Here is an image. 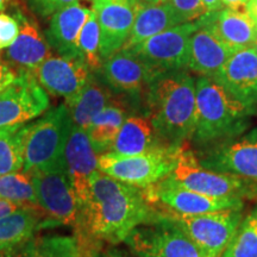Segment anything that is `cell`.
<instances>
[{"label": "cell", "instance_id": "cell-1", "mask_svg": "<svg viewBox=\"0 0 257 257\" xmlns=\"http://www.w3.org/2000/svg\"><path fill=\"white\" fill-rule=\"evenodd\" d=\"M157 214L159 208L148 200L144 189L96 170L79 202L75 225L83 257H91L104 244L123 243L135 227L156 219Z\"/></svg>", "mask_w": 257, "mask_h": 257}, {"label": "cell", "instance_id": "cell-2", "mask_svg": "<svg viewBox=\"0 0 257 257\" xmlns=\"http://www.w3.org/2000/svg\"><path fill=\"white\" fill-rule=\"evenodd\" d=\"M146 117L163 143L181 148L195 126V79L186 69L161 73L146 92Z\"/></svg>", "mask_w": 257, "mask_h": 257}, {"label": "cell", "instance_id": "cell-3", "mask_svg": "<svg viewBox=\"0 0 257 257\" xmlns=\"http://www.w3.org/2000/svg\"><path fill=\"white\" fill-rule=\"evenodd\" d=\"M195 126L191 143L200 150L238 137L250 128L257 112L246 107L219 82L206 76L195 79Z\"/></svg>", "mask_w": 257, "mask_h": 257}, {"label": "cell", "instance_id": "cell-4", "mask_svg": "<svg viewBox=\"0 0 257 257\" xmlns=\"http://www.w3.org/2000/svg\"><path fill=\"white\" fill-rule=\"evenodd\" d=\"M73 121L66 104L51 108L40 119L19 130L25 173L49 167L63 160Z\"/></svg>", "mask_w": 257, "mask_h": 257}, {"label": "cell", "instance_id": "cell-5", "mask_svg": "<svg viewBox=\"0 0 257 257\" xmlns=\"http://www.w3.org/2000/svg\"><path fill=\"white\" fill-rule=\"evenodd\" d=\"M176 185L212 198L257 200V184L240 176L224 174L199 165L195 153L184 146L172 174L167 176Z\"/></svg>", "mask_w": 257, "mask_h": 257}, {"label": "cell", "instance_id": "cell-6", "mask_svg": "<svg viewBox=\"0 0 257 257\" xmlns=\"http://www.w3.org/2000/svg\"><path fill=\"white\" fill-rule=\"evenodd\" d=\"M181 148L166 146L134 156L105 153L98 156V170L124 184L147 189L172 174Z\"/></svg>", "mask_w": 257, "mask_h": 257}, {"label": "cell", "instance_id": "cell-7", "mask_svg": "<svg viewBox=\"0 0 257 257\" xmlns=\"http://www.w3.org/2000/svg\"><path fill=\"white\" fill-rule=\"evenodd\" d=\"M161 210L192 240L202 257L223 256L244 217V208L202 214H179L165 208Z\"/></svg>", "mask_w": 257, "mask_h": 257}, {"label": "cell", "instance_id": "cell-8", "mask_svg": "<svg viewBox=\"0 0 257 257\" xmlns=\"http://www.w3.org/2000/svg\"><path fill=\"white\" fill-rule=\"evenodd\" d=\"M123 243L136 257H202L161 208L156 219L135 227Z\"/></svg>", "mask_w": 257, "mask_h": 257}, {"label": "cell", "instance_id": "cell-9", "mask_svg": "<svg viewBox=\"0 0 257 257\" xmlns=\"http://www.w3.org/2000/svg\"><path fill=\"white\" fill-rule=\"evenodd\" d=\"M36 192L37 204L54 224L75 226L79 200L67 173L64 160L28 173Z\"/></svg>", "mask_w": 257, "mask_h": 257}, {"label": "cell", "instance_id": "cell-10", "mask_svg": "<svg viewBox=\"0 0 257 257\" xmlns=\"http://www.w3.org/2000/svg\"><path fill=\"white\" fill-rule=\"evenodd\" d=\"M194 153L204 168L240 176L257 184V127Z\"/></svg>", "mask_w": 257, "mask_h": 257}, {"label": "cell", "instance_id": "cell-11", "mask_svg": "<svg viewBox=\"0 0 257 257\" xmlns=\"http://www.w3.org/2000/svg\"><path fill=\"white\" fill-rule=\"evenodd\" d=\"M49 95L31 73H18L0 93V130L19 128L40 117L49 107Z\"/></svg>", "mask_w": 257, "mask_h": 257}, {"label": "cell", "instance_id": "cell-12", "mask_svg": "<svg viewBox=\"0 0 257 257\" xmlns=\"http://www.w3.org/2000/svg\"><path fill=\"white\" fill-rule=\"evenodd\" d=\"M198 27V21L179 24L128 49H133L159 73L186 69L191 38Z\"/></svg>", "mask_w": 257, "mask_h": 257}, {"label": "cell", "instance_id": "cell-13", "mask_svg": "<svg viewBox=\"0 0 257 257\" xmlns=\"http://www.w3.org/2000/svg\"><path fill=\"white\" fill-rule=\"evenodd\" d=\"M99 73L112 92L133 98L146 94L150 82L161 74L128 48H121L102 60Z\"/></svg>", "mask_w": 257, "mask_h": 257}, {"label": "cell", "instance_id": "cell-14", "mask_svg": "<svg viewBox=\"0 0 257 257\" xmlns=\"http://www.w3.org/2000/svg\"><path fill=\"white\" fill-rule=\"evenodd\" d=\"M154 206L179 214H202L208 212L244 208L245 201L226 198H212L189 191L166 178L152 187L144 189Z\"/></svg>", "mask_w": 257, "mask_h": 257}, {"label": "cell", "instance_id": "cell-15", "mask_svg": "<svg viewBox=\"0 0 257 257\" xmlns=\"http://www.w3.org/2000/svg\"><path fill=\"white\" fill-rule=\"evenodd\" d=\"M100 29L101 59L126 43L136 17V0H88Z\"/></svg>", "mask_w": 257, "mask_h": 257}, {"label": "cell", "instance_id": "cell-16", "mask_svg": "<svg viewBox=\"0 0 257 257\" xmlns=\"http://www.w3.org/2000/svg\"><path fill=\"white\" fill-rule=\"evenodd\" d=\"M31 74L47 93L68 100L85 87L93 73L76 57L50 56Z\"/></svg>", "mask_w": 257, "mask_h": 257}, {"label": "cell", "instance_id": "cell-17", "mask_svg": "<svg viewBox=\"0 0 257 257\" xmlns=\"http://www.w3.org/2000/svg\"><path fill=\"white\" fill-rule=\"evenodd\" d=\"M214 81L257 112V51L252 47L233 53Z\"/></svg>", "mask_w": 257, "mask_h": 257}, {"label": "cell", "instance_id": "cell-18", "mask_svg": "<svg viewBox=\"0 0 257 257\" xmlns=\"http://www.w3.org/2000/svg\"><path fill=\"white\" fill-rule=\"evenodd\" d=\"M21 25L17 40L5 53V60L17 73H34L51 56L50 46L36 22L16 12Z\"/></svg>", "mask_w": 257, "mask_h": 257}, {"label": "cell", "instance_id": "cell-19", "mask_svg": "<svg viewBox=\"0 0 257 257\" xmlns=\"http://www.w3.org/2000/svg\"><path fill=\"white\" fill-rule=\"evenodd\" d=\"M95 153L85 130L73 125L63 152V160L79 202L87 194L89 182L98 170Z\"/></svg>", "mask_w": 257, "mask_h": 257}, {"label": "cell", "instance_id": "cell-20", "mask_svg": "<svg viewBox=\"0 0 257 257\" xmlns=\"http://www.w3.org/2000/svg\"><path fill=\"white\" fill-rule=\"evenodd\" d=\"M198 23L199 27L191 38L187 68L200 76L217 80L224 64L236 51L227 47L199 19Z\"/></svg>", "mask_w": 257, "mask_h": 257}, {"label": "cell", "instance_id": "cell-21", "mask_svg": "<svg viewBox=\"0 0 257 257\" xmlns=\"http://www.w3.org/2000/svg\"><path fill=\"white\" fill-rule=\"evenodd\" d=\"M234 51L252 47L257 40V23L245 9H221L199 19Z\"/></svg>", "mask_w": 257, "mask_h": 257}, {"label": "cell", "instance_id": "cell-22", "mask_svg": "<svg viewBox=\"0 0 257 257\" xmlns=\"http://www.w3.org/2000/svg\"><path fill=\"white\" fill-rule=\"evenodd\" d=\"M89 12L91 10L76 2L51 16L46 37L60 56L79 59L78 40Z\"/></svg>", "mask_w": 257, "mask_h": 257}, {"label": "cell", "instance_id": "cell-23", "mask_svg": "<svg viewBox=\"0 0 257 257\" xmlns=\"http://www.w3.org/2000/svg\"><path fill=\"white\" fill-rule=\"evenodd\" d=\"M166 146L146 115H128L108 153L134 156Z\"/></svg>", "mask_w": 257, "mask_h": 257}, {"label": "cell", "instance_id": "cell-24", "mask_svg": "<svg viewBox=\"0 0 257 257\" xmlns=\"http://www.w3.org/2000/svg\"><path fill=\"white\" fill-rule=\"evenodd\" d=\"M46 218L43 210L35 206H22L0 218V252L11 251L34 237L37 230L47 225Z\"/></svg>", "mask_w": 257, "mask_h": 257}, {"label": "cell", "instance_id": "cell-25", "mask_svg": "<svg viewBox=\"0 0 257 257\" xmlns=\"http://www.w3.org/2000/svg\"><path fill=\"white\" fill-rule=\"evenodd\" d=\"M112 99L113 92L105 85L101 78L93 73L85 87L73 98L66 100L73 125L86 131L95 115L110 104Z\"/></svg>", "mask_w": 257, "mask_h": 257}, {"label": "cell", "instance_id": "cell-26", "mask_svg": "<svg viewBox=\"0 0 257 257\" xmlns=\"http://www.w3.org/2000/svg\"><path fill=\"white\" fill-rule=\"evenodd\" d=\"M179 24L182 23L168 2L161 4H137L133 30L123 48H133Z\"/></svg>", "mask_w": 257, "mask_h": 257}, {"label": "cell", "instance_id": "cell-27", "mask_svg": "<svg viewBox=\"0 0 257 257\" xmlns=\"http://www.w3.org/2000/svg\"><path fill=\"white\" fill-rule=\"evenodd\" d=\"M125 106H126L125 100L113 98L110 104L106 105L95 115L91 125L86 130L98 155L108 153L113 146L121 125L127 118V110Z\"/></svg>", "mask_w": 257, "mask_h": 257}, {"label": "cell", "instance_id": "cell-28", "mask_svg": "<svg viewBox=\"0 0 257 257\" xmlns=\"http://www.w3.org/2000/svg\"><path fill=\"white\" fill-rule=\"evenodd\" d=\"M8 257H83L76 236L44 234L31 237L18 248L11 250Z\"/></svg>", "mask_w": 257, "mask_h": 257}, {"label": "cell", "instance_id": "cell-29", "mask_svg": "<svg viewBox=\"0 0 257 257\" xmlns=\"http://www.w3.org/2000/svg\"><path fill=\"white\" fill-rule=\"evenodd\" d=\"M79 59L85 62L92 73H98L101 68L100 29L95 14L91 10L85 25L81 29L78 40Z\"/></svg>", "mask_w": 257, "mask_h": 257}, {"label": "cell", "instance_id": "cell-30", "mask_svg": "<svg viewBox=\"0 0 257 257\" xmlns=\"http://www.w3.org/2000/svg\"><path fill=\"white\" fill-rule=\"evenodd\" d=\"M221 257H257V205L243 217Z\"/></svg>", "mask_w": 257, "mask_h": 257}, {"label": "cell", "instance_id": "cell-31", "mask_svg": "<svg viewBox=\"0 0 257 257\" xmlns=\"http://www.w3.org/2000/svg\"><path fill=\"white\" fill-rule=\"evenodd\" d=\"M0 199L16 202L21 206L40 207L31 176L25 172L0 176Z\"/></svg>", "mask_w": 257, "mask_h": 257}, {"label": "cell", "instance_id": "cell-32", "mask_svg": "<svg viewBox=\"0 0 257 257\" xmlns=\"http://www.w3.org/2000/svg\"><path fill=\"white\" fill-rule=\"evenodd\" d=\"M19 128L0 130V176L18 172L24 167Z\"/></svg>", "mask_w": 257, "mask_h": 257}, {"label": "cell", "instance_id": "cell-33", "mask_svg": "<svg viewBox=\"0 0 257 257\" xmlns=\"http://www.w3.org/2000/svg\"><path fill=\"white\" fill-rule=\"evenodd\" d=\"M181 23H189L206 15L202 0H168Z\"/></svg>", "mask_w": 257, "mask_h": 257}, {"label": "cell", "instance_id": "cell-34", "mask_svg": "<svg viewBox=\"0 0 257 257\" xmlns=\"http://www.w3.org/2000/svg\"><path fill=\"white\" fill-rule=\"evenodd\" d=\"M21 25L16 16L0 14V50L8 49L17 40Z\"/></svg>", "mask_w": 257, "mask_h": 257}, {"label": "cell", "instance_id": "cell-35", "mask_svg": "<svg viewBox=\"0 0 257 257\" xmlns=\"http://www.w3.org/2000/svg\"><path fill=\"white\" fill-rule=\"evenodd\" d=\"M76 2H79V0H29L31 9L41 17L53 16L55 12Z\"/></svg>", "mask_w": 257, "mask_h": 257}, {"label": "cell", "instance_id": "cell-36", "mask_svg": "<svg viewBox=\"0 0 257 257\" xmlns=\"http://www.w3.org/2000/svg\"><path fill=\"white\" fill-rule=\"evenodd\" d=\"M17 76L18 73L6 62V60L0 57V93L4 92Z\"/></svg>", "mask_w": 257, "mask_h": 257}, {"label": "cell", "instance_id": "cell-37", "mask_svg": "<svg viewBox=\"0 0 257 257\" xmlns=\"http://www.w3.org/2000/svg\"><path fill=\"white\" fill-rule=\"evenodd\" d=\"M91 257H136L133 253L118 248H105L96 250Z\"/></svg>", "mask_w": 257, "mask_h": 257}, {"label": "cell", "instance_id": "cell-38", "mask_svg": "<svg viewBox=\"0 0 257 257\" xmlns=\"http://www.w3.org/2000/svg\"><path fill=\"white\" fill-rule=\"evenodd\" d=\"M21 207V205L16 204V202L5 200V199H0V218L14 213L15 211H17Z\"/></svg>", "mask_w": 257, "mask_h": 257}, {"label": "cell", "instance_id": "cell-39", "mask_svg": "<svg viewBox=\"0 0 257 257\" xmlns=\"http://www.w3.org/2000/svg\"><path fill=\"white\" fill-rule=\"evenodd\" d=\"M202 5H204L206 14L219 11L224 8L221 0H202Z\"/></svg>", "mask_w": 257, "mask_h": 257}, {"label": "cell", "instance_id": "cell-40", "mask_svg": "<svg viewBox=\"0 0 257 257\" xmlns=\"http://www.w3.org/2000/svg\"><path fill=\"white\" fill-rule=\"evenodd\" d=\"M249 0H221L223 6L232 10H243L245 9Z\"/></svg>", "mask_w": 257, "mask_h": 257}, {"label": "cell", "instance_id": "cell-41", "mask_svg": "<svg viewBox=\"0 0 257 257\" xmlns=\"http://www.w3.org/2000/svg\"><path fill=\"white\" fill-rule=\"evenodd\" d=\"M245 10L250 17L257 23V0H249L248 4L245 6Z\"/></svg>", "mask_w": 257, "mask_h": 257}, {"label": "cell", "instance_id": "cell-42", "mask_svg": "<svg viewBox=\"0 0 257 257\" xmlns=\"http://www.w3.org/2000/svg\"><path fill=\"white\" fill-rule=\"evenodd\" d=\"M168 0H136L137 4H161V3H166Z\"/></svg>", "mask_w": 257, "mask_h": 257}, {"label": "cell", "instance_id": "cell-43", "mask_svg": "<svg viewBox=\"0 0 257 257\" xmlns=\"http://www.w3.org/2000/svg\"><path fill=\"white\" fill-rule=\"evenodd\" d=\"M10 0H0V12L3 11V10H5L6 6H8V3Z\"/></svg>", "mask_w": 257, "mask_h": 257}, {"label": "cell", "instance_id": "cell-44", "mask_svg": "<svg viewBox=\"0 0 257 257\" xmlns=\"http://www.w3.org/2000/svg\"><path fill=\"white\" fill-rule=\"evenodd\" d=\"M9 253H10V251H3V252H0V257H8Z\"/></svg>", "mask_w": 257, "mask_h": 257}, {"label": "cell", "instance_id": "cell-45", "mask_svg": "<svg viewBox=\"0 0 257 257\" xmlns=\"http://www.w3.org/2000/svg\"><path fill=\"white\" fill-rule=\"evenodd\" d=\"M252 48H253V49H255V50L257 51V40L255 41V43H253V46H252Z\"/></svg>", "mask_w": 257, "mask_h": 257}]
</instances>
